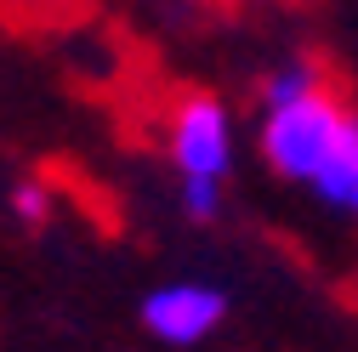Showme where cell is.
<instances>
[{
	"label": "cell",
	"mask_w": 358,
	"mask_h": 352,
	"mask_svg": "<svg viewBox=\"0 0 358 352\" xmlns=\"http://www.w3.org/2000/svg\"><path fill=\"white\" fill-rule=\"evenodd\" d=\"M352 119L358 114L330 85H319V91H307L285 108H262V159H267V170L296 182V188H313V176L330 165V154L341 148Z\"/></svg>",
	"instance_id": "obj_1"
},
{
	"label": "cell",
	"mask_w": 358,
	"mask_h": 352,
	"mask_svg": "<svg viewBox=\"0 0 358 352\" xmlns=\"http://www.w3.org/2000/svg\"><path fill=\"white\" fill-rule=\"evenodd\" d=\"M319 85H324V74H319L313 57H285L279 68H267V80H262V108H285V103H296L307 91H319Z\"/></svg>",
	"instance_id": "obj_4"
},
{
	"label": "cell",
	"mask_w": 358,
	"mask_h": 352,
	"mask_svg": "<svg viewBox=\"0 0 358 352\" xmlns=\"http://www.w3.org/2000/svg\"><path fill=\"white\" fill-rule=\"evenodd\" d=\"M171 170H176V182H228V170H234V154H239V137H234V114L222 97H182L171 108Z\"/></svg>",
	"instance_id": "obj_2"
},
{
	"label": "cell",
	"mask_w": 358,
	"mask_h": 352,
	"mask_svg": "<svg viewBox=\"0 0 358 352\" xmlns=\"http://www.w3.org/2000/svg\"><path fill=\"white\" fill-rule=\"evenodd\" d=\"M137 318L165 346H199L205 335L222 330V318H228V290L210 284V279H171V284H154L143 295Z\"/></svg>",
	"instance_id": "obj_3"
},
{
	"label": "cell",
	"mask_w": 358,
	"mask_h": 352,
	"mask_svg": "<svg viewBox=\"0 0 358 352\" xmlns=\"http://www.w3.org/2000/svg\"><path fill=\"white\" fill-rule=\"evenodd\" d=\"M12 216H17L23 228H40V222L52 216V193L40 188V182H17V188H12Z\"/></svg>",
	"instance_id": "obj_5"
}]
</instances>
